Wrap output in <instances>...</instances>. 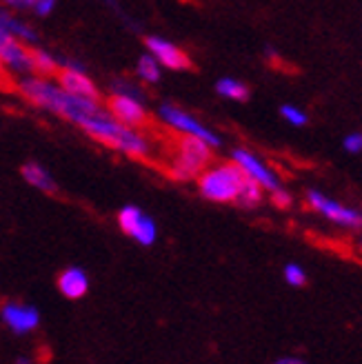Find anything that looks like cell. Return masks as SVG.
<instances>
[{"instance_id": "15", "label": "cell", "mask_w": 362, "mask_h": 364, "mask_svg": "<svg viewBox=\"0 0 362 364\" xmlns=\"http://www.w3.org/2000/svg\"><path fill=\"white\" fill-rule=\"evenodd\" d=\"M29 60H31V74L41 76V78H51L58 74L60 60H56L49 51L45 49H36L29 47Z\"/></svg>"}, {"instance_id": "2", "label": "cell", "mask_w": 362, "mask_h": 364, "mask_svg": "<svg viewBox=\"0 0 362 364\" xmlns=\"http://www.w3.org/2000/svg\"><path fill=\"white\" fill-rule=\"evenodd\" d=\"M80 129L92 136L94 140H98L100 144L110 149H116L129 158H147L149 156V142L142 134H138L134 127L120 124L118 120H114L110 116L107 109H100V112L85 116L78 122Z\"/></svg>"}, {"instance_id": "17", "label": "cell", "mask_w": 362, "mask_h": 364, "mask_svg": "<svg viewBox=\"0 0 362 364\" xmlns=\"http://www.w3.org/2000/svg\"><path fill=\"white\" fill-rule=\"evenodd\" d=\"M215 91H218L223 98H229V100H238V102L249 100V87L236 78H220L218 82H215Z\"/></svg>"}, {"instance_id": "12", "label": "cell", "mask_w": 362, "mask_h": 364, "mask_svg": "<svg viewBox=\"0 0 362 364\" xmlns=\"http://www.w3.org/2000/svg\"><path fill=\"white\" fill-rule=\"evenodd\" d=\"M0 314H3V320L16 333H27L38 326V311L31 306L18 304V302H3Z\"/></svg>"}, {"instance_id": "14", "label": "cell", "mask_w": 362, "mask_h": 364, "mask_svg": "<svg viewBox=\"0 0 362 364\" xmlns=\"http://www.w3.org/2000/svg\"><path fill=\"white\" fill-rule=\"evenodd\" d=\"M21 176L27 185L36 187L38 191H45V193L58 191V185H56V180H53V176L43 165H38V162H25L21 167Z\"/></svg>"}, {"instance_id": "11", "label": "cell", "mask_w": 362, "mask_h": 364, "mask_svg": "<svg viewBox=\"0 0 362 364\" xmlns=\"http://www.w3.org/2000/svg\"><path fill=\"white\" fill-rule=\"evenodd\" d=\"M0 60H3L5 67L11 69L14 74H31L29 47H25L21 41L14 38V36L0 41Z\"/></svg>"}, {"instance_id": "29", "label": "cell", "mask_w": 362, "mask_h": 364, "mask_svg": "<svg viewBox=\"0 0 362 364\" xmlns=\"http://www.w3.org/2000/svg\"><path fill=\"white\" fill-rule=\"evenodd\" d=\"M274 364H307V362L304 360H298V358H282V360H278Z\"/></svg>"}, {"instance_id": "9", "label": "cell", "mask_w": 362, "mask_h": 364, "mask_svg": "<svg viewBox=\"0 0 362 364\" xmlns=\"http://www.w3.org/2000/svg\"><path fill=\"white\" fill-rule=\"evenodd\" d=\"M144 45H147V51L162 67L174 69V71H187L193 67L187 51H183L165 38H160V36H149V38L144 41Z\"/></svg>"}, {"instance_id": "16", "label": "cell", "mask_w": 362, "mask_h": 364, "mask_svg": "<svg viewBox=\"0 0 362 364\" xmlns=\"http://www.w3.org/2000/svg\"><path fill=\"white\" fill-rule=\"evenodd\" d=\"M236 205H240L243 209H253V207H258L262 203V187L258 185L256 180H251V178H245L243 182V187L236 196V200H233Z\"/></svg>"}, {"instance_id": "21", "label": "cell", "mask_w": 362, "mask_h": 364, "mask_svg": "<svg viewBox=\"0 0 362 364\" xmlns=\"http://www.w3.org/2000/svg\"><path fill=\"white\" fill-rule=\"evenodd\" d=\"M280 114H282V118L287 120V122H292L294 127H304L307 122H309V116H307L302 109H298V107H292V105H284L282 109H280Z\"/></svg>"}, {"instance_id": "26", "label": "cell", "mask_w": 362, "mask_h": 364, "mask_svg": "<svg viewBox=\"0 0 362 364\" xmlns=\"http://www.w3.org/2000/svg\"><path fill=\"white\" fill-rule=\"evenodd\" d=\"M345 149L351 151V154H358L362 151V134H351L345 138Z\"/></svg>"}, {"instance_id": "5", "label": "cell", "mask_w": 362, "mask_h": 364, "mask_svg": "<svg viewBox=\"0 0 362 364\" xmlns=\"http://www.w3.org/2000/svg\"><path fill=\"white\" fill-rule=\"evenodd\" d=\"M158 114H160L162 122H165L167 127H171V129L178 132V134L203 138L207 144H211V147H218V144H220V136L218 134H213L211 129H207V127L201 120H196L193 116L185 114L183 109L171 105V102H162Z\"/></svg>"}, {"instance_id": "19", "label": "cell", "mask_w": 362, "mask_h": 364, "mask_svg": "<svg viewBox=\"0 0 362 364\" xmlns=\"http://www.w3.org/2000/svg\"><path fill=\"white\" fill-rule=\"evenodd\" d=\"M142 215H144V213H142L138 207H134V205L122 207V209H120V213H118V225H120L122 233L134 235L136 227H138V225H140V220H142Z\"/></svg>"}, {"instance_id": "22", "label": "cell", "mask_w": 362, "mask_h": 364, "mask_svg": "<svg viewBox=\"0 0 362 364\" xmlns=\"http://www.w3.org/2000/svg\"><path fill=\"white\" fill-rule=\"evenodd\" d=\"M284 280L292 287H302L307 282V273L298 264H287L284 267Z\"/></svg>"}, {"instance_id": "25", "label": "cell", "mask_w": 362, "mask_h": 364, "mask_svg": "<svg viewBox=\"0 0 362 364\" xmlns=\"http://www.w3.org/2000/svg\"><path fill=\"white\" fill-rule=\"evenodd\" d=\"M53 7H56V0H36L31 9L38 16H49L53 11Z\"/></svg>"}, {"instance_id": "4", "label": "cell", "mask_w": 362, "mask_h": 364, "mask_svg": "<svg viewBox=\"0 0 362 364\" xmlns=\"http://www.w3.org/2000/svg\"><path fill=\"white\" fill-rule=\"evenodd\" d=\"M243 169L236 162H220L215 167H207L201 176H198V191L203 198L211 200V203H233L245 182Z\"/></svg>"}, {"instance_id": "1", "label": "cell", "mask_w": 362, "mask_h": 364, "mask_svg": "<svg viewBox=\"0 0 362 364\" xmlns=\"http://www.w3.org/2000/svg\"><path fill=\"white\" fill-rule=\"evenodd\" d=\"M16 91L21 94L27 102L47 109V112L56 114L69 122H80L85 116H92L96 112H100L98 100H89V98H80L74 94H67V91L58 85L49 82L47 78L41 76H23L16 85Z\"/></svg>"}, {"instance_id": "6", "label": "cell", "mask_w": 362, "mask_h": 364, "mask_svg": "<svg viewBox=\"0 0 362 364\" xmlns=\"http://www.w3.org/2000/svg\"><path fill=\"white\" fill-rule=\"evenodd\" d=\"M56 78H58V87H63L67 94L89 98V100L100 98V89L96 87V82L89 78L85 74V69L74 60H63Z\"/></svg>"}, {"instance_id": "20", "label": "cell", "mask_w": 362, "mask_h": 364, "mask_svg": "<svg viewBox=\"0 0 362 364\" xmlns=\"http://www.w3.org/2000/svg\"><path fill=\"white\" fill-rule=\"evenodd\" d=\"M132 238H134L136 242L144 245V247L154 245V240H156V225H154V220H151L149 215H142V220H140V225L136 227V231H134Z\"/></svg>"}, {"instance_id": "28", "label": "cell", "mask_w": 362, "mask_h": 364, "mask_svg": "<svg viewBox=\"0 0 362 364\" xmlns=\"http://www.w3.org/2000/svg\"><path fill=\"white\" fill-rule=\"evenodd\" d=\"M0 3H5L14 9H31L36 0H0Z\"/></svg>"}, {"instance_id": "24", "label": "cell", "mask_w": 362, "mask_h": 364, "mask_svg": "<svg viewBox=\"0 0 362 364\" xmlns=\"http://www.w3.org/2000/svg\"><path fill=\"white\" fill-rule=\"evenodd\" d=\"M114 94H124V96H134V98L142 100V94L129 82H114Z\"/></svg>"}, {"instance_id": "13", "label": "cell", "mask_w": 362, "mask_h": 364, "mask_svg": "<svg viewBox=\"0 0 362 364\" xmlns=\"http://www.w3.org/2000/svg\"><path fill=\"white\" fill-rule=\"evenodd\" d=\"M58 289H60V294L65 298H69V300L82 298L87 294V289H89V280L85 276V271L76 269V267L65 269L58 276Z\"/></svg>"}, {"instance_id": "8", "label": "cell", "mask_w": 362, "mask_h": 364, "mask_svg": "<svg viewBox=\"0 0 362 364\" xmlns=\"http://www.w3.org/2000/svg\"><path fill=\"white\" fill-rule=\"evenodd\" d=\"M107 112L114 120H118L120 124L127 127H142L147 124L149 116H147V109H144L140 98L134 96H124V94H112L110 100H107Z\"/></svg>"}, {"instance_id": "10", "label": "cell", "mask_w": 362, "mask_h": 364, "mask_svg": "<svg viewBox=\"0 0 362 364\" xmlns=\"http://www.w3.org/2000/svg\"><path fill=\"white\" fill-rule=\"evenodd\" d=\"M231 160L236 162V165L243 169V173H245L247 178L256 180L262 189L274 191V189H278V187H280L278 176H276L274 171H271L260 158L253 156L251 151H247V149H233Z\"/></svg>"}, {"instance_id": "23", "label": "cell", "mask_w": 362, "mask_h": 364, "mask_svg": "<svg viewBox=\"0 0 362 364\" xmlns=\"http://www.w3.org/2000/svg\"><path fill=\"white\" fill-rule=\"evenodd\" d=\"M271 203H274V207H278V209H289L292 207V196H289L282 187H278L271 191Z\"/></svg>"}, {"instance_id": "27", "label": "cell", "mask_w": 362, "mask_h": 364, "mask_svg": "<svg viewBox=\"0 0 362 364\" xmlns=\"http://www.w3.org/2000/svg\"><path fill=\"white\" fill-rule=\"evenodd\" d=\"M16 85L11 82V78H9V74H7V67H5V63L0 60V89H14Z\"/></svg>"}, {"instance_id": "7", "label": "cell", "mask_w": 362, "mask_h": 364, "mask_svg": "<svg viewBox=\"0 0 362 364\" xmlns=\"http://www.w3.org/2000/svg\"><path fill=\"white\" fill-rule=\"evenodd\" d=\"M307 205H309L314 211L322 213L324 218H329V220L342 225V227H349V229H358L362 227V215L353 209H347L338 205L336 200L322 196L320 191H307Z\"/></svg>"}, {"instance_id": "30", "label": "cell", "mask_w": 362, "mask_h": 364, "mask_svg": "<svg viewBox=\"0 0 362 364\" xmlns=\"http://www.w3.org/2000/svg\"><path fill=\"white\" fill-rule=\"evenodd\" d=\"M16 364H29V360H18Z\"/></svg>"}, {"instance_id": "18", "label": "cell", "mask_w": 362, "mask_h": 364, "mask_svg": "<svg viewBox=\"0 0 362 364\" xmlns=\"http://www.w3.org/2000/svg\"><path fill=\"white\" fill-rule=\"evenodd\" d=\"M136 74L142 78V82H149V85H156L160 82V63L151 56V53H142L138 58V65H136Z\"/></svg>"}, {"instance_id": "3", "label": "cell", "mask_w": 362, "mask_h": 364, "mask_svg": "<svg viewBox=\"0 0 362 364\" xmlns=\"http://www.w3.org/2000/svg\"><path fill=\"white\" fill-rule=\"evenodd\" d=\"M213 160L211 144L203 138L180 134L176 140V156L169 165V176L178 182H189L201 176Z\"/></svg>"}]
</instances>
